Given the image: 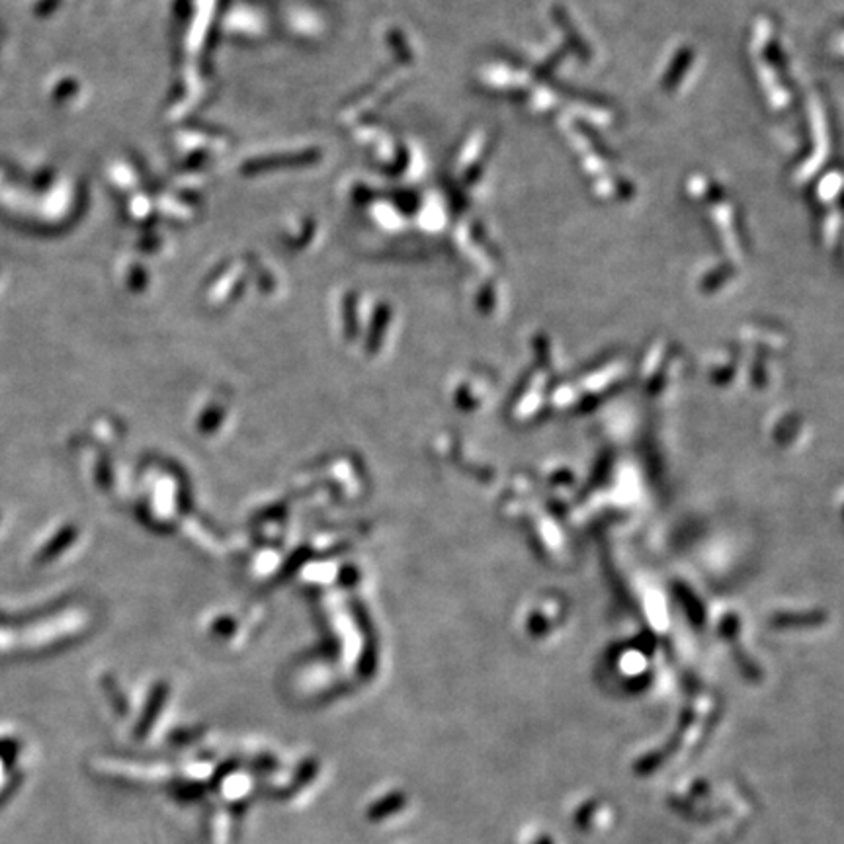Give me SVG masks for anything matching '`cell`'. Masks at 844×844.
I'll list each match as a JSON object with an SVG mask.
<instances>
[{
	"label": "cell",
	"mask_w": 844,
	"mask_h": 844,
	"mask_svg": "<svg viewBox=\"0 0 844 844\" xmlns=\"http://www.w3.org/2000/svg\"><path fill=\"white\" fill-rule=\"evenodd\" d=\"M4 780V768H3V760H0V786H3Z\"/></svg>",
	"instance_id": "6da1fadb"
}]
</instances>
